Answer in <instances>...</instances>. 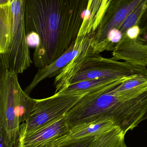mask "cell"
I'll return each instance as SVG.
<instances>
[{"instance_id": "obj_1", "label": "cell", "mask_w": 147, "mask_h": 147, "mask_svg": "<svg viewBox=\"0 0 147 147\" xmlns=\"http://www.w3.org/2000/svg\"><path fill=\"white\" fill-rule=\"evenodd\" d=\"M89 0H25L26 35L39 38L33 61L36 68L48 66L74 44Z\"/></svg>"}, {"instance_id": "obj_2", "label": "cell", "mask_w": 147, "mask_h": 147, "mask_svg": "<svg viewBox=\"0 0 147 147\" xmlns=\"http://www.w3.org/2000/svg\"><path fill=\"white\" fill-rule=\"evenodd\" d=\"M136 76L120 78L85 95L66 114L70 127L112 121L126 135L137 127L147 114V84L125 91H114L116 86Z\"/></svg>"}, {"instance_id": "obj_3", "label": "cell", "mask_w": 147, "mask_h": 147, "mask_svg": "<svg viewBox=\"0 0 147 147\" xmlns=\"http://www.w3.org/2000/svg\"><path fill=\"white\" fill-rule=\"evenodd\" d=\"M0 56V130L14 147L20 137L18 109L22 89L18 74L9 70L5 59Z\"/></svg>"}, {"instance_id": "obj_4", "label": "cell", "mask_w": 147, "mask_h": 147, "mask_svg": "<svg viewBox=\"0 0 147 147\" xmlns=\"http://www.w3.org/2000/svg\"><path fill=\"white\" fill-rule=\"evenodd\" d=\"M85 94L56 93L49 97L36 99L29 118L20 126V138L64 116Z\"/></svg>"}, {"instance_id": "obj_5", "label": "cell", "mask_w": 147, "mask_h": 147, "mask_svg": "<svg viewBox=\"0 0 147 147\" xmlns=\"http://www.w3.org/2000/svg\"><path fill=\"white\" fill-rule=\"evenodd\" d=\"M136 75L147 76V67L124 61L120 62L112 58L103 57L96 54L88 59L71 84L86 80L114 79Z\"/></svg>"}, {"instance_id": "obj_6", "label": "cell", "mask_w": 147, "mask_h": 147, "mask_svg": "<svg viewBox=\"0 0 147 147\" xmlns=\"http://www.w3.org/2000/svg\"><path fill=\"white\" fill-rule=\"evenodd\" d=\"M142 0H110L102 20L95 31L91 47L96 54L107 51V36L113 28H118Z\"/></svg>"}, {"instance_id": "obj_7", "label": "cell", "mask_w": 147, "mask_h": 147, "mask_svg": "<svg viewBox=\"0 0 147 147\" xmlns=\"http://www.w3.org/2000/svg\"><path fill=\"white\" fill-rule=\"evenodd\" d=\"M70 129L64 116L20 137L17 147H55L58 140L66 135Z\"/></svg>"}, {"instance_id": "obj_8", "label": "cell", "mask_w": 147, "mask_h": 147, "mask_svg": "<svg viewBox=\"0 0 147 147\" xmlns=\"http://www.w3.org/2000/svg\"><path fill=\"white\" fill-rule=\"evenodd\" d=\"M91 34L84 37L77 38L75 43L71 45L63 55L48 66L39 69L32 82L24 90L25 92L29 95L41 81L54 76L56 77L59 74L62 70L82 50Z\"/></svg>"}, {"instance_id": "obj_9", "label": "cell", "mask_w": 147, "mask_h": 147, "mask_svg": "<svg viewBox=\"0 0 147 147\" xmlns=\"http://www.w3.org/2000/svg\"><path fill=\"white\" fill-rule=\"evenodd\" d=\"M112 51V58L115 60L147 67V42L143 36L130 39L125 35Z\"/></svg>"}, {"instance_id": "obj_10", "label": "cell", "mask_w": 147, "mask_h": 147, "mask_svg": "<svg viewBox=\"0 0 147 147\" xmlns=\"http://www.w3.org/2000/svg\"><path fill=\"white\" fill-rule=\"evenodd\" d=\"M94 34V33L91 34L82 50L56 76L54 81L55 93L67 88L88 59L92 55H96L93 52L91 46Z\"/></svg>"}, {"instance_id": "obj_11", "label": "cell", "mask_w": 147, "mask_h": 147, "mask_svg": "<svg viewBox=\"0 0 147 147\" xmlns=\"http://www.w3.org/2000/svg\"><path fill=\"white\" fill-rule=\"evenodd\" d=\"M115 125H117L112 121L93 122L75 125L70 128L66 135L58 141L55 147L65 146L84 138L95 136L102 131Z\"/></svg>"}, {"instance_id": "obj_12", "label": "cell", "mask_w": 147, "mask_h": 147, "mask_svg": "<svg viewBox=\"0 0 147 147\" xmlns=\"http://www.w3.org/2000/svg\"><path fill=\"white\" fill-rule=\"evenodd\" d=\"M110 1L89 0L79 32V36H85L95 32L102 20Z\"/></svg>"}, {"instance_id": "obj_13", "label": "cell", "mask_w": 147, "mask_h": 147, "mask_svg": "<svg viewBox=\"0 0 147 147\" xmlns=\"http://www.w3.org/2000/svg\"><path fill=\"white\" fill-rule=\"evenodd\" d=\"M0 54L6 53L10 41L13 13L11 1L0 4Z\"/></svg>"}, {"instance_id": "obj_14", "label": "cell", "mask_w": 147, "mask_h": 147, "mask_svg": "<svg viewBox=\"0 0 147 147\" xmlns=\"http://www.w3.org/2000/svg\"><path fill=\"white\" fill-rule=\"evenodd\" d=\"M120 78H121L114 79H94L82 80L71 84L66 89L58 93L60 94H87L102 86L114 82Z\"/></svg>"}, {"instance_id": "obj_15", "label": "cell", "mask_w": 147, "mask_h": 147, "mask_svg": "<svg viewBox=\"0 0 147 147\" xmlns=\"http://www.w3.org/2000/svg\"><path fill=\"white\" fill-rule=\"evenodd\" d=\"M36 99L29 96L23 90L21 92L20 99L18 109L19 121L20 125L27 121L36 102Z\"/></svg>"}, {"instance_id": "obj_16", "label": "cell", "mask_w": 147, "mask_h": 147, "mask_svg": "<svg viewBox=\"0 0 147 147\" xmlns=\"http://www.w3.org/2000/svg\"><path fill=\"white\" fill-rule=\"evenodd\" d=\"M147 3V0H142L121 25L119 29L122 33L123 37L126 35V32L129 28L138 25V22L145 9Z\"/></svg>"}, {"instance_id": "obj_17", "label": "cell", "mask_w": 147, "mask_h": 147, "mask_svg": "<svg viewBox=\"0 0 147 147\" xmlns=\"http://www.w3.org/2000/svg\"><path fill=\"white\" fill-rule=\"evenodd\" d=\"M146 84L147 76L138 75L127 80L121 84L116 86L114 91L117 92L125 91Z\"/></svg>"}, {"instance_id": "obj_18", "label": "cell", "mask_w": 147, "mask_h": 147, "mask_svg": "<svg viewBox=\"0 0 147 147\" xmlns=\"http://www.w3.org/2000/svg\"><path fill=\"white\" fill-rule=\"evenodd\" d=\"M123 37L122 33L118 28H113L108 33L107 36V51H113L117 44L120 42Z\"/></svg>"}, {"instance_id": "obj_19", "label": "cell", "mask_w": 147, "mask_h": 147, "mask_svg": "<svg viewBox=\"0 0 147 147\" xmlns=\"http://www.w3.org/2000/svg\"><path fill=\"white\" fill-rule=\"evenodd\" d=\"M138 25L140 28V35L144 37L145 34L147 33V3L138 22Z\"/></svg>"}, {"instance_id": "obj_20", "label": "cell", "mask_w": 147, "mask_h": 147, "mask_svg": "<svg viewBox=\"0 0 147 147\" xmlns=\"http://www.w3.org/2000/svg\"><path fill=\"white\" fill-rule=\"evenodd\" d=\"M90 136L78 141L74 143L62 147H87L93 141L95 136Z\"/></svg>"}, {"instance_id": "obj_21", "label": "cell", "mask_w": 147, "mask_h": 147, "mask_svg": "<svg viewBox=\"0 0 147 147\" xmlns=\"http://www.w3.org/2000/svg\"><path fill=\"white\" fill-rule=\"evenodd\" d=\"M141 35V29L138 25L129 28L126 32V35L130 39H135Z\"/></svg>"}, {"instance_id": "obj_22", "label": "cell", "mask_w": 147, "mask_h": 147, "mask_svg": "<svg viewBox=\"0 0 147 147\" xmlns=\"http://www.w3.org/2000/svg\"><path fill=\"white\" fill-rule=\"evenodd\" d=\"M26 39L28 46L36 47L39 43V38L37 34L31 32L26 34Z\"/></svg>"}, {"instance_id": "obj_23", "label": "cell", "mask_w": 147, "mask_h": 147, "mask_svg": "<svg viewBox=\"0 0 147 147\" xmlns=\"http://www.w3.org/2000/svg\"><path fill=\"white\" fill-rule=\"evenodd\" d=\"M0 135H1L0 147H14L9 144L7 139L6 135L3 131L1 130H0Z\"/></svg>"}, {"instance_id": "obj_24", "label": "cell", "mask_w": 147, "mask_h": 147, "mask_svg": "<svg viewBox=\"0 0 147 147\" xmlns=\"http://www.w3.org/2000/svg\"><path fill=\"white\" fill-rule=\"evenodd\" d=\"M1 1H0V3H6L8 2V1H12V0H0Z\"/></svg>"}, {"instance_id": "obj_25", "label": "cell", "mask_w": 147, "mask_h": 147, "mask_svg": "<svg viewBox=\"0 0 147 147\" xmlns=\"http://www.w3.org/2000/svg\"><path fill=\"white\" fill-rule=\"evenodd\" d=\"M144 38H145V39H146V40L147 42V33L146 34H145V36H144Z\"/></svg>"}, {"instance_id": "obj_26", "label": "cell", "mask_w": 147, "mask_h": 147, "mask_svg": "<svg viewBox=\"0 0 147 147\" xmlns=\"http://www.w3.org/2000/svg\"><path fill=\"white\" fill-rule=\"evenodd\" d=\"M147 119V115H146V117H145V120H146V119Z\"/></svg>"}]
</instances>
